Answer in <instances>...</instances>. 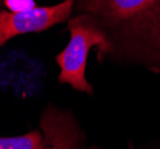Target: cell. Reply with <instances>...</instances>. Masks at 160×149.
Masks as SVG:
<instances>
[{"mask_svg": "<svg viewBox=\"0 0 160 149\" xmlns=\"http://www.w3.org/2000/svg\"><path fill=\"white\" fill-rule=\"evenodd\" d=\"M73 13H88L107 35V61L160 72V0H75Z\"/></svg>", "mask_w": 160, "mask_h": 149, "instance_id": "6da1fadb", "label": "cell"}, {"mask_svg": "<svg viewBox=\"0 0 160 149\" xmlns=\"http://www.w3.org/2000/svg\"><path fill=\"white\" fill-rule=\"evenodd\" d=\"M69 41L66 48L56 55V63L60 68L58 80L82 93L92 95L93 87L86 79L87 56L96 48L98 62L107 60L110 46L104 30L98 22L88 13L72 14L67 22Z\"/></svg>", "mask_w": 160, "mask_h": 149, "instance_id": "7a4b0ae2", "label": "cell"}, {"mask_svg": "<svg viewBox=\"0 0 160 149\" xmlns=\"http://www.w3.org/2000/svg\"><path fill=\"white\" fill-rule=\"evenodd\" d=\"M75 0H63L50 6H36L30 10L11 12L0 10V47L19 35L41 32L72 17Z\"/></svg>", "mask_w": 160, "mask_h": 149, "instance_id": "3957f363", "label": "cell"}, {"mask_svg": "<svg viewBox=\"0 0 160 149\" xmlns=\"http://www.w3.org/2000/svg\"><path fill=\"white\" fill-rule=\"evenodd\" d=\"M42 141L37 149H102L84 147L82 131L73 115L63 108L47 105L41 116Z\"/></svg>", "mask_w": 160, "mask_h": 149, "instance_id": "277c9868", "label": "cell"}, {"mask_svg": "<svg viewBox=\"0 0 160 149\" xmlns=\"http://www.w3.org/2000/svg\"><path fill=\"white\" fill-rule=\"evenodd\" d=\"M42 141V134L38 130L20 136H0V149H37Z\"/></svg>", "mask_w": 160, "mask_h": 149, "instance_id": "5b68a950", "label": "cell"}, {"mask_svg": "<svg viewBox=\"0 0 160 149\" xmlns=\"http://www.w3.org/2000/svg\"><path fill=\"white\" fill-rule=\"evenodd\" d=\"M4 6L8 8L11 12H19V11H25L30 10L32 7H36L33 0H5Z\"/></svg>", "mask_w": 160, "mask_h": 149, "instance_id": "8992f818", "label": "cell"}, {"mask_svg": "<svg viewBox=\"0 0 160 149\" xmlns=\"http://www.w3.org/2000/svg\"><path fill=\"white\" fill-rule=\"evenodd\" d=\"M128 146H129V149H136V148H135V147L133 146V143L129 142V144H128Z\"/></svg>", "mask_w": 160, "mask_h": 149, "instance_id": "52a82bcc", "label": "cell"}, {"mask_svg": "<svg viewBox=\"0 0 160 149\" xmlns=\"http://www.w3.org/2000/svg\"><path fill=\"white\" fill-rule=\"evenodd\" d=\"M4 1L5 0H0V10H1V6H4Z\"/></svg>", "mask_w": 160, "mask_h": 149, "instance_id": "ba28073f", "label": "cell"}]
</instances>
